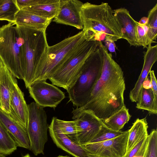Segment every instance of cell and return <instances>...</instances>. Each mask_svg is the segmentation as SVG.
<instances>
[{
	"instance_id": "836d02e7",
	"label": "cell",
	"mask_w": 157,
	"mask_h": 157,
	"mask_svg": "<svg viewBox=\"0 0 157 157\" xmlns=\"http://www.w3.org/2000/svg\"><path fill=\"white\" fill-rule=\"evenodd\" d=\"M105 46L107 50L111 52H116V46L114 41L109 36H106L104 41Z\"/></svg>"
},
{
	"instance_id": "f1b7e54d",
	"label": "cell",
	"mask_w": 157,
	"mask_h": 157,
	"mask_svg": "<svg viewBox=\"0 0 157 157\" xmlns=\"http://www.w3.org/2000/svg\"><path fill=\"white\" fill-rule=\"evenodd\" d=\"M148 136L138 143L123 157H144L147 147Z\"/></svg>"
},
{
	"instance_id": "9c48e42d",
	"label": "cell",
	"mask_w": 157,
	"mask_h": 157,
	"mask_svg": "<svg viewBox=\"0 0 157 157\" xmlns=\"http://www.w3.org/2000/svg\"><path fill=\"white\" fill-rule=\"evenodd\" d=\"M72 118L75 121L77 144L81 146L90 142L105 125L90 110H83Z\"/></svg>"
},
{
	"instance_id": "1f68e13d",
	"label": "cell",
	"mask_w": 157,
	"mask_h": 157,
	"mask_svg": "<svg viewBox=\"0 0 157 157\" xmlns=\"http://www.w3.org/2000/svg\"><path fill=\"white\" fill-rule=\"evenodd\" d=\"M150 81L151 86V89L152 91L155 103L157 106V82L156 77L153 70H151L149 72Z\"/></svg>"
},
{
	"instance_id": "60d3db41",
	"label": "cell",
	"mask_w": 157,
	"mask_h": 157,
	"mask_svg": "<svg viewBox=\"0 0 157 157\" xmlns=\"http://www.w3.org/2000/svg\"><path fill=\"white\" fill-rule=\"evenodd\" d=\"M0 157H6L4 155L0 153Z\"/></svg>"
},
{
	"instance_id": "ab89813d",
	"label": "cell",
	"mask_w": 157,
	"mask_h": 157,
	"mask_svg": "<svg viewBox=\"0 0 157 157\" xmlns=\"http://www.w3.org/2000/svg\"><path fill=\"white\" fill-rule=\"evenodd\" d=\"M23 157H31L30 155L29 154H27L23 156Z\"/></svg>"
},
{
	"instance_id": "8fae6325",
	"label": "cell",
	"mask_w": 157,
	"mask_h": 157,
	"mask_svg": "<svg viewBox=\"0 0 157 157\" xmlns=\"http://www.w3.org/2000/svg\"><path fill=\"white\" fill-rule=\"evenodd\" d=\"M128 130L113 139L81 146L90 154L99 157H123L126 152Z\"/></svg>"
},
{
	"instance_id": "b9f144b4",
	"label": "cell",
	"mask_w": 157,
	"mask_h": 157,
	"mask_svg": "<svg viewBox=\"0 0 157 157\" xmlns=\"http://www.w3.org/2000/svg\"><path fill=\"white\" fill-rule=\"evenodd\" d=\"M1 27H0V30H1Z\"/></svg>"
},
{
	"instance_id": "5bb4252c",
	"label": "cell",
	"mask_w": 157,
	"mask_h": 157,
	"mask_svg": "<svg viewBox=\"0 0 157 157\" xmlns=\"http://www.w3.org/2000/svg\"><path fill=\"white\" fill-rule=\"evenodd\" d=\"M48 130L50 136L57 147L75 157H89L88 153L81 146L72 141L56 127L53 117Z\"/></svg>"
},
{
	"instance_id": "8992f818",
	"label": "cell",
	"mask_w": 157,
	"mask_h": 157,
	"mask_svg": "<svg viewBox=\"0 0 157 157\" xmlns=\"http://www.w3.org/2000/svg\"><path fill=\"white\" fill-rule=\"evenodd\" d=\"M16 25L23 41L25 65L22 80L25 87L28 88L32 82L35 70L49 45L46 31Z\"/></svg>"
},
{
	"instance_id": "f546056e",
	"label": "cell",
	"mask_w": 157,
	"mask_h": 157,
	"mask_svg": "<svg viewBox=\"0 0 157 157\" xmlns=\"http://www.w3.org/2000/svg\"><path fill=\"white\" fill-rule=\"evenodd\" d=\"M144 157H157V130L152 129L148 135V141Z\"/></svg>"
},
{
	"instance_id": "2e32d148",
	"label": "cell",
	"mask_w": 157,
	"mask_h": 157,
	"mask_svg": "<svg viewBox=\"0 0 157 157\" xmlns=\"http://www.w3.org/2000/svg\"><path fill=\"white\" fill-rule=\"evenodd\" d=\"M0 121L15 141L17 146L29 150L30 142L27 130L0 109Z\"/></svg>"
},
{
	"instance_id": "7c38bea8",
	"label": "cell",
	"mask_w": 157,
	"mask_h": 157,
	"mask_svg": "<svg viewBox=\"0 0 157 157\" xmlns=\"http://www.w3.org/2000/svg\"><path fill=\"white\" fill-rule=\"evenodd\" d=\"M83 4L77 0H59V10L53 21L82 29L81 10Z\"/></svg>"
},
{
	"instance_id": "7a4b0ae2",
	"label": "cell",
	"mask_w": 157,
	"mask_h": 157,
	"mask_svg": "<svg viewBox=\"0 0 157 157\" xmlns=\"http://www.w3.org/2000/svg\"><path fill=\"white\" fill-rule=\"evenodd\" d=\"M82 31L85 40L101 41L106 36L114 42L123 39L121 29L108 3H83L81 10Z\"/></svg>"
},
{
	"instance_id": "30bf717a",
	"label": "cell",
	"mask_w": 157,
	"mask_h": 157,
	"mask_svg": "<svg viewBox=\"0 0 157 157\" xmlns=\"http://www.w3.org/2000/svg\"><path fill=\"white\" fill-rule=\"evenodd\" d=\"M27 89L35 102L43 108L49 107L54 109L65 98L63 92L46 81L34 82Z\"/></svg>"
},
{
	"instance_id": "cb8c5ba5",
	"label": "cell",
	"mask_w": 157,
	"mask_h": 157,
	"mask_svg": "<svg viewBox=\"0 0 157 157\" xmlns=\"http://www.w3.org/2000/svg\"><path fill=\"white\" fill-rule=\"evenodd\" d=\"M20 10L16 0H0V21L14 24L15 16Z\"/></svg>"
},
{
	"instance_id": "d6986e66",
	"label": "cell",
	"mask_w": 157,
	"mask_h": 157,
	"mask_svg": "<svg viewBox=\"0 0 157 157\" xmlns=\"http://www.w3.org/2000/svg\"><path fill=\"white\" fill-rule=\"evenodd\" d=\"M51 21L37 16L26 10L21 9L15 16L14 24L17 25L46 31Z\"/></svg>"
},
{
	"instance_id": "484cf974",
	"label": "cell",
	"mask_w": 157,
	"mask_h": 157,
	"mask_svg": "<svg viewBox=\"0 0 157 157\" xmlns=\"http://www.w3.org/2000/svg\"><path fill=\"white\" fill-rule=\"evenodd\" d=\"M148 27L147 36L148 41V46L155 42L157 35V3L150 9L148 12Z\"/></svg>"
},
{
	"instance_id": "ba28073f",
	"label": "cell",
	"mask_w": 157,
	"mask_h": 157,
	"mask_svg": "<svg viewBox=\"0 0 157 157\" xmlns=\"http://www.w3.org/2000/svg\"><path fill=\"white\" fill-rule=\"evenodd\" d=\"M27 131L30 142V150L35 155L44 154L45 144L48 140L49 125L44 108L35 102L28 105Z\"/></svg>"
},
{
	"instance_id": "d4e9b609",
	"label": "cell",
	"mask_w": 157,
	"mask_h": 157,
	"mask_svg": "<svg viewBox=\"0 0 157 157\" xmlns=\"http://www.w3.org/2000/svg\"><path fill=\"white\" fill-rule=\"evenodd\" d=\"M17 147L15 141L0 121V153L4 155H10Z\"/></svg>"
},
{
	"instance_id": "7402d4cb",
	"label": "cell",
	"mask_w": 157,
	"mask_h": 157,
	"mask_svg": "<svg viewBox=\"0 0 157 157\" xmlns=\"http://www.w3.org/2000/svg\"><path fill=\"white\" fill-rule=\"evenodd\" d=\"M131 117L128 109L124 105L115 113L102 121L107 128L117 131L121 130L130 120Z\"/></svg>"
},
{
	"instance_id": "277c9868",
	"label": "cell",
	"mask_w": 157,
	"mask_h": 157,
	"mask_svg": "<svg viewBox=\"0 0 157 157\" xmlns=\"http://www.w3.org/2000/svg\"><path fill=\"white\" fill-rule=\"evenodd\" d=\"M103 62V57L98 46L86 60L78 77L67 90L69 101L76 108L85 104L101 76Z\"/></svg>"
},
{
	"instance_id": "603a6c76",
	"label": "cell",
	"mask_w": 157,
	"mask_h": 157,
	"mask_svg": "<svg viewBox=\"0 0 157 157\" xmlns=\"http://www.w3.org/2000/svg\"><path fill=\"white\" fill-rule=\"evenodd\" d=\"M136 108L147 111L149 115L157 113V106L155 103L154 95L151 89L143 87L140 97L136 102Z\"/></svg>"
},
{
	"instance_id": "8d00e7d4",
	"label": "cell",
	"mask_w": 157,
	"mask_h": 157,
	"mask_svg": "<svg viewBox=\"0 0 157 157\" xmlns=\"http://www.w3.org/2000/svg\"><path fill=\"white\" fill-rule=\"evenodd\" d=\"M4 65V64H3V63L1 59V58H0V71L1 70V69L2 67Z\"/></svg>"
},
{
	"instance_id": "74e56055",
	"label": "cell",
	"mask_w": 157,
	"mask_h": 157,
	"mask_svg": "<svg viewBox=\"0 0 157 157\" xmlns=\"http://www.w3.org/2000/svg\"><path fill=\"white\" fill-rule=\"evenodd\" d=\"M88 155H89V157H99L97 156H95V155H93L89 154V153H88Z\"/></svg>"
},
{
	"instance_id": "4316f807",
	"label": "cell",
	"mask_w": 157,
	"mask_h": 157,
	"mask_svg": "<svg viewBox=\"0 0 157 157\" xmlns=\"http://www.w3.org/2000/svg\"><path fill=\"white\" fill-rule=\"evenodd\" d=\"M56 127L73 142L77 144L75 121H66L53 117Z\"/></svg>"
},
{
	"instance_id": "44dd1931",
	"label": "cell",
	"mask_w": 157,
	"mask_h": 157,
	"mask_svg": "<svg viewBox=\"0 0 157 157\" xmlns=\"http://www.w3.org/2000/svg\"><path fill=\"white\" fill-rule=\"evenodd\" d=\"M148 123L145 118H137L128 130V135L126 147L128 152L138 143L148 136Z\"/></svg>"
},
{
	"instance_id": "3957f363",
	"label": "cell",
	"mask_w": 157,
	"mask_h": 157,
	"mask_svg": "<svg viewBox=\"0 0 157 157\" xmlns=\"http://www.w3.org/2000/svg\"><path fill=\"white\" fill-rule=\"evenodd\" d=\"M85 40L82 31L56 44L49 46L35 70L32 83L38 81H46L50 78Z\"/></svg>"
},
{
	"instance_id": "83f0119b",
	"label": "cell",
	"mask_w": 157,
	"mask_h": 157,
	"mask_svg": "<svg viewBox=\"0 0 157 157\" xmlns=\"http://www.w3.org/2000/svg\"><path fill=\"white\" fill-rule=\"evenodd\" d=\"M124 132L121 130L117 131L112 130L105 125L90 143L98 142L111 139L121 135Z\"/></svg>"
},
{
	"instance_id": "f35d334b",
	"label": "cell",
	"mask_w": 157,
	"mask_h": 157,
	"mask_svg": "<svg viewBox=\"0 0 157 157\" xmlns=\"http://www.w3.org/2000/svg\"><path fill=\"white\" fill-rule=\"evenodd\" d=\"M56 157H70L68 156H62V155H59L58 156Z\"/></svg>"
},
{
	"instance_id": "9a60e30c",
	"label": "cell",
	"mask_w": 157,
	"mask_h": 157,
	"mask_svg": "<svg viewBox=\"0 0 157 157\" xmlns=\"http://www.w3.org/2000/svg\"><path fill=\"white\" fill-rule=\"evenodd\" d=\"M144 53V62L141 73L134 88L130 91L129 97L132 102H136L140 95L144 82L157 60V45L147 46Z\"/></svg>"
},
{
	"instance_id": "d6a6232c",
	"label": "cell",
	"mask_w": 157,
	"mask_h": 157,
	"mask_svg": "<svg viewBox=\"0 0 157 157\" xmlns=\"http://www.w3.org/2000/svg\"><path fill=\"white\" fill-rule=\"evenodd\" d=\"M42 0H16L17 5L20 10L32 6L40 3Z\"/></svg>"
},
{
	"instance_id": "52a82bcc",
	"label": "cell",
	"mask_w": 157,
	"mask_h": 157,
	"mask_svg": "<svg viewBox=\"0 0 157 157\" xmlns=\"http://www.w3.org/2000/svg\"><path fill=\"white\" fill-rule=\"evenodd\" d=\"M99 46L97 41L85 40L63 66L49 79L67 90L75 82L87 59Z\"/></svg>"
},
{
	"instance_id": "e575fe53",
	"label": "cell",
	"mask_w": 157,
	"mask_h": 157,
	"mask_svg": "<svg viewBox=\"0 0 157 157\" xmlns=\"http://www.w3.org/2000/svg\"><path fill=\"white\" fill-rule=\"evenodd\" d=\"M143 87L146 89H151V86L150 81L148 76L145 79L143 84Z\"/></svg>"
},
{
	"instance_id": "4dcf8cb0",
	"label": "cell",
	"mask_w": 157,
	"mask_h": 157,
	"mask_svg": "<svg viewBox=\"0 0 157 157\" xmlns=\"http://www.w3.org/2000/svg\"><path fill=\"white\" fill-rule=\"evenodd\" d=\"M147 25L142 26L136 21V42L138 46H142L144 48H147L148 46L147 36Z\"/></svg>"
},
{
	"instance_id": "6da1fadb",
	"label": "cell",
	"mask_w": 157,
	"mask_h": 157,
	"mask_svg": "<svg viewBox=\"0 0 157 157\" xmlns=\"http://www.w3.org/2000/svg\"><path fill=\"white\" fill-rule=\"evenodd\" d=\"M98 42L103 58L101 76L85 104L73 109L72 116L83 110L89 109L103 120L125 105L124 95L125 83L123 71L102 42Z\"/></svg>"
},
{
	"instance_id": "ffe728a7",
	"label": "cell",
	"mask_w": 157,
	"mask_h": 157,
	"mask_svg": "<svg viewBox=\"0 0 157 157\" xmlns=\"http://www.w3.org/2000/svg\"><path fill=\"white\" fill-rule=\"evenodd\" d=\"M59 6V0H42L39 3L22 9L52 20L58 12Z\"/></svg>"
},
{
	"instance_id": "4fadbf2b",
	"label": "cell",
	"mask_w": 157,
	"mask_h": 157,
	"mask_svg": "<svg viewBox=\"0 0 157 157\" xmlns=\"http://www.w3.org/2000/svg\"><path fill=\"white\" fill-rule=\"evenodd\" d=\"M10 116L27 130L28 118V105L24 93L19 87L17 82L13 85L10 94Z\"/></svg>"
},
{
	"instance_id": "e0dca14e",
	"label": "cell",
	"mask_w": 157,
	"mask_h": 157,
	"mask_svg": "<svg viewBox=\"0 0 157 157\" xmlns=\"http://www.w3.org/2000/svg\"><path fill=\"white\" fill-rule=\"evenodd\" d=\"M113 10L115 18L121 29L123 39L126 40L130 46H138L136 34V21L125 8H120Z\"/></svg>"
},
{
	"instance_id": "5b68a950",
	"label": "cell",
	"mask_w": 157,
	"mask_h": 157,
	"mask_svg": "<svg viewBox=\"0 0 157 157\" xmlns=\"http://www.w3.org/2000/svg\"><path fill=\"white\" fill-rule=\"evenodd\" d=\"M0 58L14 77L22 79L25 65L23 41L14 23H8L1 27Z\"/></svg>"
},
{
	"instance_id": "ac0fdd59",
	"label": "cell",
	"mask_w": 157,
	"mask_h": 157,
	"mask_svg": "<svg viewBox=\"0 0 157 157\" xmlns=\"http://www.w3.org/2000/svg\"><path fill=\"white\" fill-rule=\"evenodd\" d=\"M17 82L16 78L4 65L0 71V109L9 114L12 89Z\"/></svg>"
},
{
	"instance_id": "d590c367",
	"label": "cell",
	"mask_w": 157,
	"mask_h": 157,
	"mask_svg": "<svg viewBox=\"0 0 157 157\" xmlns=\"http://www.w3.org/2000/svg\"><path fill=\"white\" fill-rule=\"evenodd\" d=\"M138 23L140 25L142 26L147 25L148 23L147 17H142Z\"/></svg>"
}]
</instances>
